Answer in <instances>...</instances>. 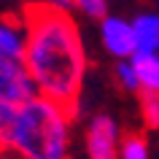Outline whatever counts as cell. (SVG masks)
Returning a JSON list of instances; mask_svg holds the SVG:
<instances>
[{
    "label": "cell",
    "instance_id": "obj_5",
    "mask_svg": "<svg viewBox=\"0 0 159 159\" xmlns=\"http://www.w3.org/2000/svg\"><path fill=\"white\" fill-rule=\"evenodd\" d=\"M102 41L108 46V51L116 54V57H129V54L135 57V51H138L132 25H127L121 19H113V16L102 22Z\"/></svg>",
    "mask_w": 159,
    "mask_h": 159
},
{
    "label": "cell",
    "instance_id": "obj_2",
    "mask_svg": "<svg viewBox=\"0 0 159 159\" xmlns=\"http://www.w3.org/2000/svg\"><path fill=\"white\" fill-rule=\"evenodd\" d=\"M67 121L70 116L62 108L43 97H35L19 105L8 146L25 159H65Z\"/></svg>",
    "mask_w": 159,
    "mask_h": 159
},
{
    "label": "cell",
    "instance_id": "obj_6",
    "mask_svg": "<svg viewBox=\"0 0 159 159\" xmlns=\"http://www.w3.org/2000/svg\"><path fill=\"white\" fill-rule=\"evenodd\" d=\"M132 70L138 75L140 92L146 94H159V54H135L132 57Z\"/></svg>",
    "mask_w": 159,
    "mask_h": 159
},
{
    "label": "cell",
    "instance_id": "obj_8",
    "mask_svg": "<svg viewBox=\"0 0 159 159\" xmlns=\"http://www.w3.org/2000/svg\"><path fill=\"white\" fill-rule=\"evenodd\" d=\"M132 35L140 54H157L159 51V16H138L132 22Z\"/></svg>",
    "mask_w": 159,
    "mask_h": 159
},
{
    "label": "cell",
    "instance_id": "obj_4",
    "mask_svg": "<svg viewBox=\"0 0 159 159\" xmlns=\"http://www.w3.org/2000/svg\"><path fill=\"white\" fill-rule=\"evenodd\" d=\"M86 148L92 159H119L121 148H119V132L111 116H97L89 124V135H86Z\"/></svg>",
    "mask_w": 159,
    "mask_h": 159
},
{
    "label": "cell",
    "instance_id": "obj_7",
    "mask_svg": "<svg viewBox=\"0 0 159 159\" xmlns=\"http://www.w3.org/2000/svg\"><path fill=\"white\" fill-rule=\"evenodd\" d=\"M6 62H25V38L11 19L0 25V65Z\"/></svg>",
    "mask_w": 159,
    "mask_h": 159
},
{
    "label": "cell",
    "instance_id": "obj_9",
    "mask_svg": "<svg viewBox=\"0 0 159 159\" xmlns=\"http://www.w3.org/2000/svg\"><path fill=\"white\" fill-rule=\"evenodd\" d=\"M119 159H148V143L140 132H129L121 140V154Z\"/></svg>",
    "mask_w": 159,
    "mask_h": 159
},
{
    "label": "cell",
    "instance_id": "obj_11",
    "mask_svg": "<svg viewBox=\"0 0 159 159\" xmlns=\"http://www.w3.org/2000/svg\"><path fill=\"white\" fill-rule=\"evenodd\" d=\"M140 108H143V119L148 129L159 127V94H146L140 92Z\"/></svg>",
    "mask_w": 159,
    "mask_h": 159
},
{
    "label": "cell",
    "instance_id": "obj_12",
    "mask_svg": "<svg viewBox=\"0 0 159 159\" xmlns=\"http://www.w3.org/2000/svg\"><path fill=\"white\" fill-rule=\"evenodd\" d=\"M116 73H119V81H121L129 92H138V89H140V84H138V75H135L132 65H124V62H121V65L116 67Z\"/></svg>",
    "mask_w": 159,
    "mask_h": 159
},
{
    "label": "cell",
    "instance_id": "obj_10",
    "mask_svg": "<svg viewBox=\"0 0 159 159\" xmlns=\"http://www.w3.org/2000/svg\"><path fill=\"white\" fill-rule=\"evenodd\" d=\"M16 105L0 100V148H6L11 143V129H14V121H16Z\"/></svg>",
    "mask_w": 159,
    "mask_h": 159
},
{
    "label": "cell",
    "instance_id": "obj_13",
    "mask_svg": "<svg viewBox=\"0 0 159 159\" xmlns=\"http://www.w3.org/2000/svg\"><path fill=\"white\" fill-rule=\"evenodd\" d=\"M73 6L84 8L89 16H97V19L105 16V0H73Z\"/></svg>",
    "mask_w": 159,
    "mask_h": 159
},
{
    "label": "cell",
    "instance_id": "obj_3",
    "mask_svg": "<svg viewBox=\"0 0 159 159\" xmlns=\"http://www.w3.org/2000/svg\"><path fill=\"white\" fill-rule=\"evenodd\" d=\"M38 97L33 75L27 73L25 62H6L0 65V100L11 105H25V102Z\"/></svg>",
    "mask_w": 159,
    "mask_h": 159
},
{
    "label": "cell",
    "instance_id": "obj_14",
    "mask_svg": "<svg viewBox=\"0 0 159 159\" xmlns=\"http://www.w3.org/2000/svg\"><path fill=\"white\" fill-rule=\"evenodd\" d=\"M0 159H25V157H22V154H16L11 146H6V148H0Z\"/></svg>",
    "mask_w": 159,
    "mask_h": 159
},
{
    "label": "cell",
    "instance_id": "obj_1",
    "mask_svg": "<svg viewBox=\"0 0 159 159\" xmlns=\"http://www.w3.org/2000/svg\"><path fill=\"white\" fill-rule=\"evenodd\" d=\"M25 67L43 100L54 102L73 119L86 70L81 35L73 16L54 3H30L22 14Z\"/></svg>",
    "mask_w": 159,
    "mask_h": 159
},
{
    "label": "cell",
    "instance_id": "obj_15",
    "mask_svg": "<svg viewBox=\"0 0 159 159\" xmlns=\"http://www.w3.org/2000/svg\"><path fill=\"white\" fill-rule=\"evenodd\" d=\"M54 6H59V8H65L67 11V6H73V0H51Z\"/></svg>",
    "mask_w": 159,
    "mask_h": 159
}]
</instances>
